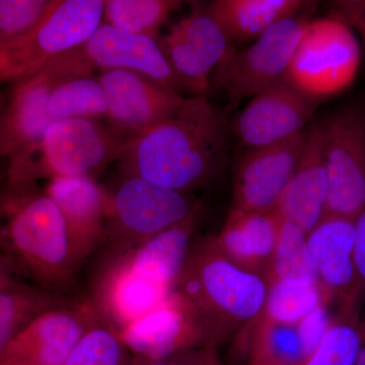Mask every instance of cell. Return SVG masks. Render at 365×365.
Wrapping results in <instances>:
<instances>
[{"label": "cell", "instance_id": "1", "mask_svg": "<svg viewBox=\"0 0 365 365\" xmlns=\"http://www.w3.org/2000/svg\"><path fill=\"white\" fill-rule=\"evenodd\" d=\"M230 133L225 113L207 96L188 98L174 117L132 139L120 165L125 176L188 194L225 167Z\"/></svg>", "mask_w": 365, "mask_h": 365}, {"label": "cell", "instance_id": "2", "mask_svg": "<svg viewBox=\"0 0 365 365\" xmlns=\"http://www.w3.org/2000/svg\"><path fill=\"white\" fill-rule=\"evenodd\" d=\"M0 255L31 284L64 294L79 264L63 217L37 182L0 185Z\"/></svg>", "mask_w": 365, "mask_h": 365}, {"label": "cell", "instance_id": "3", "mask_svg": "<svg viewBox=\"0 0 365 365\" xmlns=\"http://www.w3.org/2000/svg\"><path fill=\"white\" fill-rule=\"evenodd\" d=\"M193 317L206 347L260 318L268 284L259 274L235 265L215 239L194 242L174 287Z\"/></svg>", "mask_w": 365, "mask_h": 365}, {"label": "cell", "instance_id": "4", "mask_svg": "<svg viewBox=\"0 0 365 365\" xmlns=\"http://www.w3.org/2000/svg\"><path fill=\"white\" fill-rule=\"evenodd\" d=\"M131 140L97 120H59L48 127L39 145L25 158L7 165L6 181L91 177L119 160Z\"/></svg>", "mask_w": 365, "mask_h": 365}, {"label": "cell", "instance_id": "5", "mask_svg": "<svg viewBox=\"0 0 365 365\" xmlns=\"http://www.w3.org/2000/svg\"><path fill=\"white\" fill-rule=\"evenodd\" d=\"M96 69L81 46L13 83L0 115V160L14 165L30 155L54 123L48 113L53 90L67 79L93 76Z\"/></svg>", "mask_w": 365, "mask_h": 365}, {"label": "cell", "instance_id": "6", "mask_svg": "<svg viewBox=\"0 0 365 365\" xmlns=\"http://www.w3.org/2000/svg\"><path fill=\"white\" fill-rule=\"evenodd\" d=\"M104 6V0H54L34 30L0 44V85L29 78L85 45L102 24Z\"/></svg>", "mask_w": 365, "mask_h": 365}, {"label": "cell", "instance_id": "7", "mask_svg": "<svg viewBox=\"0 0 365 365\" xmlns=\"http://www.w3.org/2000/svg\"><path fill=\"white\" fill-rule=\"evenodd\" d=\"M360 62L356 36L332 14L307 21L284 78L304 95L322 102L352 85Z\"/></svg>", "mask_w": 365, "mask_h": 365}, {"label": "cell", "instance_id": "8", "mask_svg": "<svg viewBox=\"0 0 365 365\" xmlns=\"http://www.w3.org/2000/svg\"><path fill=\"white\" fill-rule=\"evenodd\" d=\"M110 195L105 244L114 249L116 256L184 222L200 210V203L188 194L163 188L135 176H125Z\"/></svg>", "mask_w": 365, "mask_h": 365}, {"label": "cell", "instance_id": "9", "mask_svg": "<svg viewBox=\"0 0 365 365\" xmlns=\"http://www.w3.org/2000/svg\"><path fill=\"white\" fill-rule=\"evenodd\" d=\"M307 24L297 16L287 19L246 49H232L211 74L210 88L227 93L230 109H237L242 100L258 95L284 76Z\"/></svg>", "mask_w": 365, "mask_h": 365}, {"label": "cell", "instance_id": "10", "mask_svg": "<svg viewBox=\"0 0 365 365\" xmlns=\"http://www.w3.org/2000/svg\"><path fill=\"white\" fill-rule=\"evenodd\" d=\"M322 128L329 177L326 215L355 220L365 209V109L340 110Z\"/></svg>", "mask_w": 365, "mask_h": 365}, {"label": "cell", "instance_id": "11", "mask_svg": "<svg viewBox=\"0 0 365 365\" xmlns=\"http://www.w3.org/2000/svg\"><path fill=\"white\" fill-rule=\"evenodd\" d=\"M158 43L185 90L194 97L207 96L211 74L232 49L208 6L198 4L167 35L158 38Z\"/></svg>", "mask_w": 365, "mask_h": 365}, {"label": "cell", "instance_id": "12", "mask_svg": "<svg viewBox=\"0 0 365 365\" xmlns=\"http://www.w3.org/2000/svg\"><path fill=\"white\" fill-rule=\"evenodd\" d=\"M98 78L107 103L106 118L129 140L174 117L186 100L136 72L107 69Z\"/></svg>", "mask_w": 365, "mask_h": 365}, {"label": "cell", "instance_id": "13", "mask_svg": "<svg viewBox=\"0 0 365 365\" xmlns=\"http://www.w3.org/2000/svg\"><path fill=\"white\" fill-rule=\"evenodd\" d=\"M319 104L283 76L255 96L235 118L230 132L249 150L280 143L304 131Z\"/></svg>", "mask_w": 365, "mask_h": 365}, {"label": "cell", "instance_id": "14", "mask_svg": "<svg viewBox=\"0 0 365 365\" xmlns=\"http://www.w3.org/2000/svg\"><path fill=\"white\" fill-rule=\"evenodd\" d=\"M307 130L280 143L249 150L237 163L234 209L276 212L306 145Z\"/></svg>", "mask_w": 365, "mask_h": 365}, {"label": "cell", "instance_id": "15", "mask_svg": "<svg viewBox=\"0 0 365 365\" xmlns=\"http://www.w3.org/2000/svg\"><path fill=\"white\" fill-rule=\"evenodd\" d=\"M100 317L90 299L45 312L16 336L0 362L64 365L78 341Z\"/></svg>", "mask_w": 365, "mask_h": 365}, {"label": "cell", "instance_id": "16", "mask_svg": "<svg viewBox=\"0 0 365 365\" xmlns=\"http://www.w3.org/2000/svg\"><path fill=\"white\" fill-rule=\"evenodd\" d=\"M45 192L58 207L76 260L81 264L107 237L111 195L95 178H57L48 181Z\"/></svg>", "mask_w": 365, "mask_h": 365}, {"label": "cell", "instance_id": "17", "mask_svg": "<svg viewBox=\"0 0 365 365\" xmlns=\"http://www.w3.org/2000/svg\"><path fill=\"white\" fill-rule=\"evenodd\" d=\"M83 50L93 66L101 71L123 69L141 74L170 90L185 88L165 58L158 39L150 36L101 24L83 45Z\"/></svg>", "mask_w": 365, "mask_h": 365}, {"label": "cell", "instance_id": "18", "mask_svg": "<svg viewBox=\"0 0 365 365\" xmlns=\"http://www.w3.org/2000/svg\"><path fill=\"white\" fill-rule=\"evenodd\" d=\"M120 336L132 356L143 360L165 359L206 347L193 317L174 290L162 304L126 327Z\"/></svg>", "mask_w": 365, "mask_h": 365}, {"label": "cell", "instance_id": "19", "mask_svg": "<svg viewBox=\"0 0 365 365\" xmlns=\"http://www.w3.org/2000/svg\"><path fill=\"white\" fill-rule=\"evenodd\" d=\"M355 220L326 215L307 235V246L318 270L324 294L342 299L344 318L357 322L353 309L355 290Z\"/></svg>", "mask_w": 365, "mask_h": 365}, {"label": "cell", "instance_id": "20", "mask_svg": "<svg viewBox=\"0 0 365 365\" xmlns=\"http://www.w3.org/2000/svg\"><path fill=\"white\" fill-rule=\"evenodd\" d=\"M328 196L323 128L322 124H313L307 129L304 153L276 212L307 235L325 217Z\"/></svg>", "mask_w": 365, "mask_h": 365}, {"label": "cell", "instance_id": "21", "mask_svg": "<svg viewBox=\"0 0 365 365\" xmlns=\"http://www.w3.org/2000/svg\"><path fill=\"white\" fill-rule=\"evenodd\" d=\"M172 292L170 288L136 273L116 257L103 273L91 302L102 318L120 333L162 304Z\"/></svg>", "mask_w": 365, "mask_h": 365}, {"label": "cell", "instance_id": "22", "mask_svg": "<svg viewBox=\"0 0 365 365\" xmlns=\"http://www.w3.org/2000/svg\"><path fill=\"white\" fill-rule=\"evenodd\" d=\"M281 218L277 212H251L232 209L216 246L242 269L259 274L272 266Z\"/></svg>", "mask_w": 365, "mask_h": 365}, {"label": "cell", "instance_id": "23", "mask_svg": "<svg viewBox=\"0 0 365 365\" xmlns=\"http://www.w3.org/2000/svg\"><path fill=\"white\" fill-rule=\"evenodd\" d=\"M197 223L198 213L116 257L143 277L174 289L193 244Z\"/></svg>", "mask_w": 365, "mask_h": 365}, {"label": "cell", "instance_id": "24", "mask_svg": "<svg viewBox=\"0 0 365 365\" xmlns=\"http://www.w3.org/2000/svg\"><path fill=\"white\" fill-rule=\"evenodd\" d=\"M313 2L304 0H216L208 9L230 43L258 39Z\"/></svg>", "mask_w": 365, "mask_h": 365}, {"label": "cell", "instance_id": "25", "mask_svg": "<svg viewBox=\"0 0 365 365\" xmlns=\"http://www.w3.org/2000/svg\"><path fill=\"white\" fill-rule=\"evenodd\" d=\"M76 302L63 294L23 281L0 290V360L16 336L34 319L50 309L71 306Z\"/></svg>", "mask_w": 365, "mask_h": 365}, {"label": "cell", "instance_id": "26", "mask_svg": "<svg viewBox=\"0 0 365 365\" xmlns=\"http://www.w3.org/2000/svg\"><path fill=\"white\" fill-rule=\"evenodd\" d=\"M273 279L294 287H319L316 263L307 246V235L294 223L281 220L272 260Z\"/></svg>", "mask_w": 365, "mask_h": 365}, {"label": "cell", "instance_id": "27", "mask_svg": "<svg viewBox=\"0 0 365 365\" xmlns=\"http://www.w3.org/2000/svg\"><path fill=\"white\" fill-rule=\"evenodd\" d=\"M48 113L53 122L107 117L105 93L98 76H78L60 83L50 96Z\"/></svg>", "mask_w": 365, "mask_h": 365}, {"label": "cell", "instance_id": "28", "mask_svg": "<svg viewBox=\"0 0 365 365\" xmlns=\"http://www.w3.org/2000/svg\"><path fill=\"white\" fill-rule=\"evenodd\" d=\"M182 4L178 0H105V24L158 39L160 26Z\"/></svg>", "mask_w": 365, "mask_h": 365}, {"label": "cell", "instance_id": "29", "mask_svg": "<svg viewBox=\"0 0 365 365\" xmlns=\"http://www.w3.org/2000/svg\"><path fill=\"white\" fill-rule=\"evenodd\" d=\"M262 322L250 348L248 365H302L307 361L297 325Z\"/></svg>", "mask_w": 365, "mask_h": 365}, {"label": "cell", "instance_id": "30", "mask_svg": "<svg viewBox=\"0 0 365 365\" xmlns=\"http://www.w3.org/2000/svg\"><path fill=\"white\" fill-rule=\"evenodd\" d=\"M120 333L100 317L73 348L64 365H131Z\"/></svg>", "mask_w": 365, "mask_h": 365}, {"label": "cell", "instance_id": "31", "mask_svg": "<svg viewBox=\"0 0 365 365\" xmlns=\"http://www.w3.org/2000/svg\"><path fill=\"white\" fill-rule=\"evenodd\" d=\"M321 287H302L273 279L268 285L263 314L265 319L295 326L324 302Z\"/></svg>", "mask_w": 365, "mask_h": 365}, {"label": "cell", "instance_id": "32", "mask_svg": "<svg viewBox=\"0 0 365 365\" xmlns=\"http://www.w3.org/2000/svg\"><path fill=\"white\" fill-rule=\"evenodd\" d=\"M362 343L356 322H334L321 344L302 365H355Z\"/></svg>", "mask_w": 365, "mask_h": 365}, {"label": "cell", "instance_id": "33", "mask_svg": "<svg viewBox=\"0 0 365 365\" xmlns=\"http://www.w3.org/2000/svg\"><path fill=\"white\" fill-rule=\"evenodd\" d=\"M54 0H0V44L34 30L49 13Z\"/></svg>", "mask_w": 365, "mask_h": 365}, {"label": "cell", "instance_id": "34", "mask_svg": "<svg viewBox=\"0 0 365 365\" xmlns=\"http://www.w3.org/2000/svg\"><path fill=\"white\" fill-rule=\"evenodd\" d=\"M333 323L325 302H323L297 324V332L307 360L316 351Z\"/></svg>", "mask_w": 365, "mask_h": 365}, {"label": "cell", "instance_id": "35", "mask_svg": "<svg viewBox=\"0 0 365 365\" xmlns=\"http://www.w3.org/2000/svg\"><path fill=\"white\" fill-rule=\"evenodd\" d=\"M131 365H223L215 347H199L177 353L160 360H143L132 356Z\"/></svg>", "mask_w": 365, "mask_h": 365}, {"label": "cell", "instance_id": "36", "mask_svg": "<svg viewBox=\"0 0 365 365\" xmlns=\"http://www.w3.org/2000/svg\"><path fill=\"white\" fill-rule=\"evenodd\" d=\"M355 290L353 309L356 314L357 309L365 302V209L355 218Z\"/></svg>", "mask_w": 365, "mask_h": 365}, {"label": "cell", "instance_id": "37", "mask_svg": "<svg viewBox=\"0 0 365 365\" xmlns=\"http://www.w3.org/2000/svg\"><path fill=\"white\" fill-rule=\"evenodd\" d=\"M333 16L356 29L365 41V0H343L334 2Z\"/></svg>", "mask_w": 365, "mask_h": 365}, {"label": "cell", "instance_id": "38", "mask_svg": "<svg viewBox=\"0 0 365 365\" xmlns=\"http://www.w3.org/2000/svg\"><path fill=\"white\" fill-rule=\"evenodd\" d=\"M19 281L21 280L18 278V274L11 264L0 255V290L11 287Z\"/></svg>", "mask_w": 365, "mask_h": 365}, {"label": "cell", "instance_id": "39", "mask_svg": "<svg viewBox=\"0 0 365 365\" xmlns=\"http://www.w3.org/2000/svg\"><path fill=\"white\" fill-rule=\"evenodd\" d=\"M357 329H359V333L360 339H361L362 345H365V304L364 307V313L361 314V319H360L359 323H357Z\"/></svg>", "mask_w": 365, "mask_h": 365}, {"label": "cell", "instance_id": "40", "mask_svg": "<svg viewBox=\"0 0 365 365\" xmlns=\"http://www.w3.org/2000/svg\"><path fill=\"white\" fill-rule=\"evenodd\" d=\"M355 365H365V345H362L361 350H360L359 359H357Z\"/></svg>", "mask_w": 365, "mask_h": 365}, {"label": "cell", "instance_id": "41", "mask_svg": "<svg viewBox=\"0 0 365 365\" xmlns=\"http://www.w3.org/2000/svg\"><path fill=\"white\" fill-rule=\"evenodd\" d=\"M6 95L4 91L0 88V115H1L2 110H4V104H6Z\"/></svg>", "mask_w": 365, "mask_h": 365}, {"label": "cell", "instance_id": "42", "mask_svg": "<svg viewBox=\"0 0 365 365\" xmlns=\"http://www.w3.org/2000/svg\"><path fill=\"white\" fill-rule=\"evenodd\" d=\"M7 168H0V185L6 180Z\"/></svg>", "mask_w": 365, "mask_h": 365}, {"label": "cell", "instance_id": "43", "mask_svg": "<svg viewBox=\"0 0 365 365\" xmlns=\"http://www.w3.org/2000/svg\"><path fill=\"white\" fill-rule=\"evenodd\" d=\"M0 365H25V364H11V362H0Z\"/></svg>", "mask_w": 365, "mask_h": 365}]
</instances>
